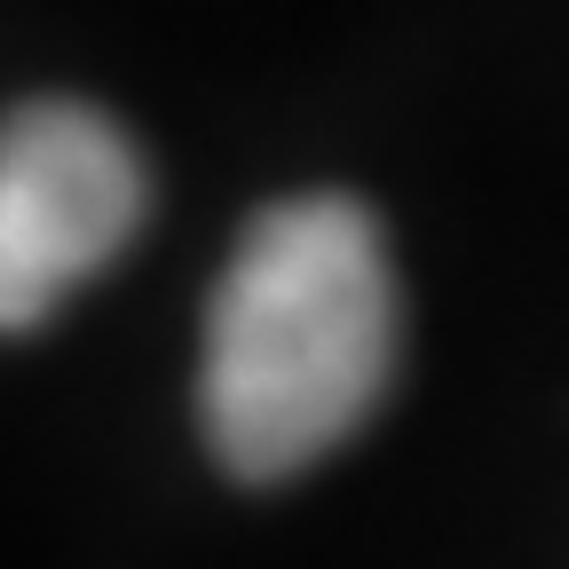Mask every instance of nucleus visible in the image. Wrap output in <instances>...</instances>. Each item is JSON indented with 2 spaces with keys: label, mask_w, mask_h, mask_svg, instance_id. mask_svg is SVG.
Listing matches in <instances>:
<instances>
[{
  "label": "nucleus",
  "mask_w": 569,
  "mask_h": 569,
  "mask_svg": "<svg viewBox=\"0 0 569 569\" xmlns=\"http://www.w3.org/2000/svg\"><path fill=\"white\" fill-rule=\"evenodd\" d=\"M403 293L380 222L317 190L253 213L206 301L198 419L238 482H284L340 451L396 380Z\"/></svg>",
  "instance_id": "f257e3e1"
},
{
  "label": "nucleus",
  "mask_w": 569,
  "mask_h": 569,
  "mask_svg": "<svg viewBox=\"0 0 569 569\" xmlns=\"http://www.w3.org/2000/svg\"><path fill=\"white\" fill-rule=\"evenodd\" d=\"M151 206L142 151L96 103H24L0 142V317L32 332L88 284Z\"/></svg>",
  "instance_id": "f03ea898"
}]
</instances>
